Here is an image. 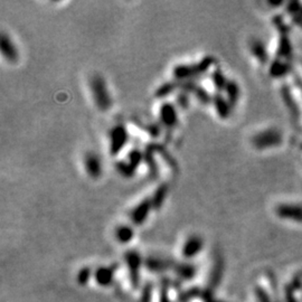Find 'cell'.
Returning a JSON list of instances; mask_svg holds the SVG:
<instances>
[{"mask_svg":"<svg viewBox=\"0 0 302 302\" xmlns=\"http://www.w3.org/2000/svg\"><path fill=\"white\" fill-rule=\"evenodd\" d=\"M216 59L213 56H205L199 62L195 64H179L174 67V76L178 82H184V81H189L196 76L206 73L211 68L212 65H214Z\"/></svg>","mask_w":302,"mask_h":302,"instance_id":"cell-1","label":"cell"},{"mask_svg":"<svg viewBox=\"0 0 302 302\" xmlns=\"http://www.w3.org/2000/svg\"><path fill=\"white\" fill-rule=\"evenodd\" d=\"M91 93L94 103L100 111L106 112L112 107V99L106 84V81L100 74H94L90 80Z\"/></svg>","mask_w":302,"mask_h":302,"instance_id":"cell-2","label":"cell"},{"mask_svg":"<svg viewBox=\"0 0 302 302\" xmlns=\"http://www.w3.org/2000/svg\"><path fill=\"white\" fill-rule=\"evenodd\" d=\"M282 134L275 129H268L252 138V144L256 149H268L279 146L282 142Z\"/></svg>","mask_w":302,"mask_h":302,"instance_id":"cell-3","label":"cell"},{"mask_svg":"<svg viewBox=\"0 0 302 302\" xmlns=\"http://www.w3.org/2000/svg\"><path fill=\"white\" fill-rule=\"evenodd\" d=\"M109 139H110V154L112 156H118L121 150L126 147L129 140L127 128L122 124L115 126L113 129H111Z\"/></svg>","mask_w":302,"mask_h":302,"instance_id":"cell-4","label":"cell"},{"mask_svg":"<svg viewBox=\"0 0 302 302\" xmlns=\"http://www.w3.org/2000/svg\"><path fill=\"white\" fill-rule=\"evenodd\" d=\"M179 88L183 92L194 95L201 104H208L213 101V96L209 94L203 86L196 84L194 81L189 80L184 81V82H179Z\"/></svg>","mask_w":302,"mask_h":302,"instance_id":"cell-5","label":"cell"},{"mask_svg":"<svg viewBox=\"0 0 302 302\" xmlns=\"http://www.w3.org/2000/svg\"><path fill=\"white\" fill-rule=\"evenodd\" d=\"M84 168L86 174L93 179H98L102 175V161L93 151H88L84 156Z\"/></svg>","mask_w":302,"mask_h":302,"instance_id":"cell-6","label":"cell"},{"mask_svg":"<svg viewBox=\"0 0 302 302\" xmlns=\"http://www.w3.org/2000/svg\"><path fill=\"white\" fill-rule=\"evenodd\" d=\"M275 212L281 219L302 223V205L281 204L276 207Z\"/></svg>","mask_w":302,"mask_h":302,"instance_id":"cell-7","label":"cell"},{"mask_svg":"<svg viewBox=\"0 0 302 302\" xmlns=\"http://www.w3.org/2000/svg\"><path fill=\"white\" fill-rule=\"evenodd\" d=\"M159 116L161 124L166 128H174L177 126V123H178V114H177L176 108L174 104L169 102L161 104Z\"/></svg>","mask_w":302,"mask_h":302,"instance_id":"cell-8","label":"cell"},{"mask_svg":"<svg viewBox=\"0 0 302 302\" xmlns=\"http://www.w3.org/2000/svg\"><path fill=\"white\" fill-rule=\"evenodd\" d=\"M151 209H152V205H151L150 198H146V199L141 200L140 203L137 205L134 209H132L131 215H130L131 220L137 225L142 224L143 221L147 220V217L149 216V213H150Z\"/></svg>","mask_w":302,"mask_h":302,"instance_id":"cell-9","label":"cell"},{"mask_svg":"<svg viewBox=\"0 0 302 302\" xmlns=\"http://www.w3.org/2000/svg\"><path fill=\"white\" fill-rule=\"evenodd\" d=\"M157 149H158V143H149L143 150V161L147 165L149 174L154 178L158 176V165L155 159Z\"/></svg>","mask_w":302,"mask_h":302,"instance_id":"cell-10","label":"cell"},{"mask_svg":"<svg viewBox=\"0 0 302 302\" xmlns=\"http://www.w3.org/2000/svg\"><path fill=\"white\" fill-rule=\"evenodd\" d=\"M0 51L3 57L9 62H16L18 59V52L16 50L13 40L10 39L7 34H1V40H0Z\"/></svg>","mask_w":302,"mask_h":302,"instance_id":"cell-11","label":"cell"},{"mask_svg":"<svg viewBox=\"0 0 302 302\" xmlns=\"http://www.w3.org/2000/svg\"><path fill=\"white\" fill-rule=\"evenodd\" d=\"M213 103H214L215 110L220 119H227L231 115L232 106L229 104L227 99H225L220 93H216L213 96Z\"/></svg>","mask_w":302,"mask_h":302,"instance_id":"cell-12","label":"cell"},{"mask_svg":"<svg viewBox=\"0 0 302 302\" xmlns=\"http://www.w3.org/2000/svg\"><path fill=\"white\" fill-rule=\"evenodd\" d=\"M168 192H169V187L167 184H161L158 187H157V189L154 192V194H152L151 198H150L152 209H155V211H159V209L163 207L165 200H166L167 198Z\"/></svg>","mask_w":302,"mask_h":302,"instance_id":"cell-13","label":"cell"},{"mask_svg":"<svg viewBox=\"0 0 302 302\" xmlns=\"http://www.w3.org/2000/svg\"><path fill=\"white\" fill-rule=\"evenodd\" d=\"M249 50H251L253 56H254L261 64H265V62L268 60V54L267 50H265L263 43H262L261 40L253 39L251 44H249Z\"/></svg>","mask_w":302,"mask_h":302,"instance_id":"cell-14","label":"cell"},{"mask_svg":"<svg viewBox=\"0 0 302 302\" xmlns=\"http://www.w3.org/2000/svg\"><path fill=\"white\" fill-rule=\"evenodd\" d=\"M225 92H226L227 101L229 102V104H231L232 107H234L237 103V101H239L240 95H241V90H240L239 84H237L235 81L228 80V83L226 85V88H225Z\"/></svg>","mask_w":302,"mask_h":302,"instance_id":"cell-15","label":"cell"},{"mask_svg":"<svg viewBox=\"0 0 302 302\" xmlns=\"http://www.w3.org/2000/svg\"><path fill=\"white\" fill-rule=\"evenodd\" d=\"M179 88V82H166L157 88L155 92V96L157 99H164L167 98L168 95H170L171 93Z\"/></svg>","mask_w":302,"mask_h":302,"instance_id":"cell-16","label":"cell"},{"mask_svg":"<svg viewBox=\"0 0 302 302\" xmlns=\"http://www.w3.org/2000/svg\"><path fill=\"white\" fill-rule=\"evenodd\" d=\"M211 78H212L213 85L215 86L216 90L225 91V88H226V85L228 83V80L226 79V76L224 75V73L220 70V68H215V70L213 71Z\"/></svg>","mask_w":302,"mask_h":302,"instance_id":"cell-17","label":"cell"},{"mask_svg":"<svg viewBox=\"0 0 302 302\" xmlns=\"http://www.w3.org/2000/svg\"><path fill=\"white\" fill-rule=\"evenodd\" d=\"M115 169L116 171L119 172V174L124 177V178H131V177H134L136 175V169L131 166V164L129 163V161H124V160H120L118 163H115Z\"/></svg>","mask_w":302,"mask_h":302,"instance_id":"cell-18","label":"cell"},{"mask_svg":"<svg viewBox=\"0 0 302 302\" xmlns=\"http://www.w3.org/2000/svg\"><path fill=\"white\" fill-rule=\"evenodd\" d=\"M288 71H289L288 64L277 59L271 63V66H270V74H271L273 78H281V76L287 74Z\"/></svg>","mask_w":302,"mask_h":302,"instance_id":"cell-19","label":"cell"},{"mask_svg":"<svg viewBox=\"0 0 302 302\" xmlns=\"http://www.w3.org/2000/svg\"><path fill=\"white\" fill-rule=\"evenodd\" d=\"M128 161L137 170L141 165V163L143 161V152L140 151L139 149H132L128 155Z\"/></svg>","mask_w":302,"mask_h":302,"instance_id":"cell-20","label":"cell"},{"mask_svg":"<svg viewBox=\"0 0 302 302\" xmlns=\"http://www.w3.org/2000/svg\"><path fill=\"white\" fill-rule=\"evenodd\" d=\"M201 247V241L199 237H192L187 241L186 245H185V253L186 254H194Z\"/></svg>","mask_w":302,"mask_h":302,"instance_id":"cell-21","label":"cell"},{"mask_svg":"<svg viewBox=\"0 0 302 302\" xmlns=\"http://www.w3.org/2000/svg\"><path fill=\"white\" fill-rule=\"evenodd\" d=\"M291 44H290L289 39L287 37H283L280 40V47H279V55L282 57H288L291 53Z\"/></svg>","mask_w":302,"mask_h":302,"instance_id":"cell-22","label":"cell"},{"mask_svg":"<svg viewBox=\"0 0 302 302\" xmlns=\"http://www.w3.org/2000/svg\"><path fill=\"white\" fill-rule=\"evenodd\" d=\"M157 154H160L161 156H163V158L165 159V161L169 165L170 167H175L176 166V163L172 157L170 156V154H168V151L166 150V148L163 147V146H159L158 144V149H157Z\"/></svg>","mask_w":302,"mask_h":302,"instance_id":"cell-23","label":"cell"},{"mask_svg":"<svg viewBox=\"0 0 302 302\" xmlns=\"http://www.w3.org/2000/svg\"><path fill=\"white\" fill-rule=\"evenodd\" d=\"M134 235V232H132V229L129 226H122L118 229V237L122 241V242H127L129 241Z\"/></svg>","mask_w":302,"mask_h":302,"instance_id":"cell-24","label":"cell"},{"mask_svg":"<svg viewBox=\"0 0 302 302\" xmlns=\"http://www.w3.org/2000/svg\"><path fill=\"white\" fill-rule=\"evenodd\" d=\"M177 102H178L180 108L187 109L189 107V94L186 93V92L181 91L180 93L177 95Z\"/></svg>","mask_w":302,"mask_h":302,"instance_id":"cell-25","label":"cell"},{"mask_svg":"<svg viewBox=\"0 0 302 302\" xmlns=\"http://www.w3.org/2000/svg\"><path fill=\"white\" fill-rule=\"evenodd\" d=\"M147 131L149 132V135H150L151 137H158L159 134H160V127L159 124L157 123H154V124H149V126L146 128Z\"/></svg>","mask_w":302,"mask_h":302,"instance_id":"cell-26","label":"cell"},{"mask_svg":"<svg viewBox=\"0 0 302 302\" xmlns=\"http://www.w3.org/2000/svg\"><path fill=\"white\" fill-rule=\"evenodd\" d=\"M295 20H297V23L299 24V25L302 27V17H300V16H298V15H296V17H295Z\"/></svg>","mask_w":302,"mask_h":302,"instance_id":"cell-27","label":"cell"}]
</instances>
